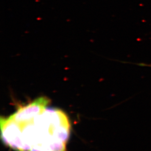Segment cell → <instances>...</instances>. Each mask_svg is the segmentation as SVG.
<instances>
[{"label": "cell", "mask_w": 151, "mask_h": 151, "mask_svg": "<svg viewBox=\"0 0 151 151\" xmlns=\"http://www.w3.org/2000/svg\"><path fill=\"white\" fill-rule=\"evenodd\" d=\"M1 138L4 144L16 151H29L23 139L21 126L9 116L1 118Z\"/></svg>", "instance_id": "cell-1"}, {"label": "cell", "mask_w": 151, "mask_h": 151, "mask_svg": "<svg viewBox=\"0 0 151 151\" xmlns=\"http://www.w3.org/2000/svg\"><path fill=\"white\" fill-rule=\"evenodd\" d=\"M50 101L47 97H39L29 104L19 109L10 116L21 125L32 122L36 117L45 111Z\"/></svg>", "instance_id": "cell-2"}, {"label": "cell", "mask_w": 151, "mask_h": 151, "mask_svg": "<svg viewBox=\"0 0 151 151\" xmlns=\"http://www.w3.org/2000/svg\"><path fill=\"white\" fill-rule=\"evenodd\" d=\"M139 66H141V67H147L151 68V64H145V63H140V64H137Z\"/></svg>", "instance_id": "cell-3"}, {"label": "cell", "mask_w": 151, "mask_h": 151, "mask_svg": "<svg viewBox=\"0 0 151 151\" xmlns=\"http://www.w3.org/2000/svg\"><path fill=\"white\" fill-rule=\"evenodd\" d=\"M29 151H46L44 150H42L40 149L37 148L36 147H32V148L30 149V150Z\"/></svg>", "instance_id": "cell-4"}]
</instances>
